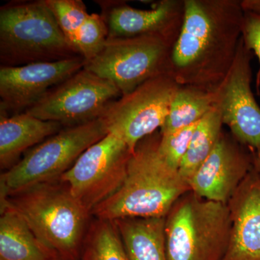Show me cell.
I'll return each mask as SVG.
<instances>
[{
	"label": "cell",
	"instance_id": "27",
	"mask_svg": "<svg viewBox=\"0 0 260 260\" xmlns=\"http://www.w3.org/2000/svg\"><path fill=\"white\" fill-rule=\"evenodd\" d=\"M250 150L253 170L260 177V147L257 148H249Z\"/></svg>",
	"mask_w": 260,
	"mask_h": 260
},
{
	"label": "cell",
	"instance_id": "26",
	"mask_svg": "<svg viewBox=\"0 0 260 260\" xmlns=\"http://www.w3.org/2000/svg\"><path fill=\"white\" fill-rule=\"evenodd\" d=\"M244 13L260 15V0H240Z\"/></svg>",
	"mask_w": 260,
	"mask_h": 260
},
{
	"label": "cell",
	"instance_id": "2",
	"mask_svg": "<svg viewBox=\"0 0 260 260\" xmlns=\"http://www.w3.org/2000/svg\"><path fill=\"white\" fill-rule=\"evenodd\" d=\"M160 138V132H155L138 143L120 187L95 207L92 215L110 221L166 218L177 200L191 191L179 170L169 166L159 153Z\"/></svg>",
	"mask_w": 260,
	"mask_h": 260
},
{
	"label": "cell",
	"instance_id": "9",
	"mask_svg": "<svg viewBox=\"0 0 260 260\" xmlns=\"http://www.w3.org/2000/svg\"><path fill=\"white\" fill-rule=\"evenodd\" d=\"M122 96L112 82L83 68L56 85L25 112L64 127L100 119L107 107Z\"/></svg>",
	"mask_w": 260,
	"mask_h": 260
},
{
	"label": "cell",
	"instance_id": "16",
	"mask_svg": "<svg viewBox=\"0 0 260 260\" xmlns=\"http://www.w3.org/2000/svg\"><path fill=\"white\" fill-rule=\"evenodd\" d=\"M64 126L55 121H43L28 113L8 116L0 114V166L9 169L21 154L59 133Z\"/></svg>",
	"mask_w": 260,
	"mask_h": 260
},
{
	"label": "cell",
	"instance_id": "8",
	"mask_svg": "<svg viewBox=\"0 0 260 260\" xmlns=\"http://www.w3.org/2000/svg\"><path fill=\"white\" fill-rule=\"evenodd\" d=\"M179 85L162 75L114 101L100 117L108 134L120 138L133 153L140 141L164 125Z\"/></svg>",
	"mask_w": 260,
	"mask_h": 260
},
{
	"label": "cell",
	"instance_id": "25",
	"mask_svg": "<svg viewBox=\"0 0 260 260\" xmlns=\"http://www.w3.org/2000/svg\"><path fill=\"white\" fill-rule=\"evenodd\" d=\"M242 39L246 47L258 58L260 64V15L244 13Z\"/></svg>",
	"mask_w": 260,
	"mask_h": 260
},
{
	"label": "cell",
	"instance_id": "17",
	"mask_svg": "<svg viewBox=\"0 0 260 260\" xmlns=\"http://www.w3.org/2000/svg\"><path fill=\"white\" fill-rule=\"evenodd\" d=\"M58 257L36 237L25 220L1 202L0 260H48Z\"/></svg>",
	"mask_w": 260,
	"mask_h": 260
},
{
	"label": "cell",
	"instance_id": "15",
	"mask_svg": "<svg viewBox=\"0 0 260 260\" xmlns=\"http://www.w3.org/2000/svg\"><path fill=\"white\" fill-rule=\"evenodd\" d=\"M227 205L232 225L223 260H260V177L253 169Z\"/></svg>",
	"mask_w": 260,
	"mask_h": 260
},
{
	"label": "cell",
	"instance_id": "14",
	"mask_svg": "<svg viewBox=\"0 0 260 260\" xmlns=\"http://www.w3.org/2000/svg\"><path fill=\"white\" fill-rule=\"evenodd\" d=\"M109 37H158L175 44L184 17V0H162L150 10L121 1H99Z\"/></svg>",
	"mask_w": 260,
	"mask_h": 260
},
{
	"label": "cell",
	"instance_id": "18",
	"mask_svg": "<svg viewBox=\"0 0 260 260\" xmlns=\"http://www.w3.org/2000/svg\"><path fill=\"white\" fill-rule=\"evenodd\" d=\"M129 260H168L165 218L114 220Z\"/></svg>",
	"mask_w": 260,
	"mask_h": 260
},
{
	"label": "cell",
	"instance_id": "3",
	"mask_svg": "<svg viewBox=\"0 0 260 260\" xmlns=\"http://www.w3.org/2000/svg\"><path fill=\"white\" fill-rule=\"evenodd\" d=\"M25 220L39 241L58 257L78 260L91 213L60 179L1 199Z\"/></svg>",
	"mask_w": 260,
	"mask_h": 260
},
{
	"label": "cell",
	"instance_id": "24",
	"mask_svg": "<svg viewBox=\"0 0 260 260\" xmlns=\"http://www.w3.org/2000/svg\"><path fill=\"white\" fill-rule=\"evenodd\" d=\"M197 124L169 134H160L158 143L159 153L166 162L174 169L179 170Z\"/></svg>",
	"mask_w": 260,
	"mask_h": 260
},
{
	"label": "cell",
	"instance_id": "11",
	"mask_svg": "<svg viewBox=\"0 0 260 260\" xmlns=\"http://www.w3.org/2000/svg\"><path fill=\"white\" fill-rule=\"evenodd\" d=\"M252 51L239 42L229 75L218 88V104L223 124L234 138L248 148L260 147V107L251 88Z\"/></svg>",
	"mask_w": 260,
	"mask_h": 260
},
{
	"label": "cell",
	"instance_id": "12",
	"mask_svg": "<svg viewBox=\"0 0 260 260\" xmlns=\"http://www.w3.org/2000/svg\"><path fill=\"white\" fill-rule=\"evenodd\" d=\"M80 56L47 62L0 68V112L26 111L53 88L83 69Z\"/></svg>",
	"mask_w": 260,
	"mask_h": 260
},
{
	"label": "cell",
	"instance_id": "7",
	"mask_svg": "<svg viewBox=\"0 0 260 260\" xmlns=\"http://www.w3.org/2000/svg\"><path fill=\"white\" fill-rule=\"evenodd\" d=\"M173 43L158 37L108 38L102 50L84 68L112 82L121 95L145 82L170 75Z\"/></svg>",
	"mask_w": 260,
	"mask_h": 260
},
{
	"label": "cell",
	"instance_id": "13",
	"mask_svg": "<svg viewBox=\"0 0 260 260\" xmlns=\"http://www.w3.org/2000/svg\"><path fill=\"white\" fill-rule=\"evenodd\" d=\"M252 169L250 150L223 130L213 150L188 183L198 196L228 204Z\"/></svg>",
	"mask_w": 260,
	"mask_h": 260
},
{
	"label": "cell",
	"instance_id": "23",
	"mask_svg": "<svg viewBox=\"0 0 260 260\" xmlns=\"http://www.w3.org/2000/svg\"><path fill=\"white\" fill-rule=\"evenodd\" d=\"M109 37L107 24L102 15L89 14L77 38V52L85 61L93 59L102 50Z\"/></svg>",
	"mask_w": 260,
	"mask_h": 260
},
{
	"label": "cell",
	"instance_id": "22",
	"mask_svg": "<svg viewBox=\"0 0 260 260\" xmlns=\"http://www.w3.org/2000/svg\"><path fill=\"white\" fill-rule=\"evenodd\" d=\"M46 2L55 15L67 41L78 54L76 49L78 34L89 15L85 5L82 0H46Z\"/></svg>",
	"mask_w": 260,
	"mask_h": 260
},
{
	"label": "cell",
	"instance_id": "20",
	"mask_svg": "<svg viewBox=\"0 0 260 260\" xmlns=\"http://www.w3.org/2000/svg\"><path fill=\"white\" fill-rule=\"evenodd\" d=\"M223 125L218 104L198 121L179 169L181 177L186 181H189L211 153L223 132Z\"/></svg>",
	"mask_w": 260,
	"mask_h": 260
},
{
	"label": "cell",
	"instance_id": "19",
	"mask_svg": "<svg viewBox=\"0 0 260 260\" xmlns=\"http://www.w3.org/2000/svg\"><path fill=\"white\" fill-rule=\"evenodd\" d=\"M218 104V90L211 91L192 85H179L165 123L160 128V134H169L197 124Z\"/></svg>",
	"mask_w": 260,
	"mask_h": 260
},
{
	"label": "cell",
	"instance_id": "5",
	"mask_svg": "<svg viewBox=\"0 0 260 260\" xmlns=\"http://www.w3.org/2000/svg\"><path fill=\"white\" fill-rule=\"evenodd\" d=\"M231 225L227 204L188 191L165 218L168 260H223Z\"/></svg>",
	"mask_w": 260,
	"mask_h": 260
},
{
	"label": "cell",
	"instance_id": "1",
	"mask_svg": "<svg viewBox=\"0 0 260 260\" xmlns=\"http://www.w3.org/2000/svg\"><path fill=\"white\" fill-rule=\"evenodd\" d=\"M244 18L240 0H184L171 76L180 85L217 91L235 61Z\"/></svg>",
	"mask_w": 260,
	"mask_h": 260
},
{
	"label": "cell",
	"instance_id": "28",
	"mask_svg": "<svg viewBox=\"0 0 260 260\" xmlns=\"http://www.w3.org/2000/svg\"><path fill=\"white\" fill-rule=\"evenodd\" d=\"M48 260H65V259H61V258H60V257H54V258H51V259H49Z\"/></svg>",
	"mask_w": 260,
	"mask_h": 260
},
{
	"label": "cell",
	"instance_id": "6",
	"mask_svg": "<svg viewBox=\"0 0 260 260\" xmlns=\"http://www.w3.org/2000/svg\"><path fill=\"white\" fill-rule=\"evenodd\" d=\"M107 135L101 119L63 128L1 174V199L60 179L83 152Z\"/></svg>",
	"mask_w": 260,
	"mask_h": 260
},
{
	"label": "cell",
	"instance_id": "10",
	"mask_svg": "<svg viewBox=\"0 0 260 260\" xmlns=\"http://www.w3.org/2000/svg\"><path fill=\"white\" fill-rule=\"evenodd\" d=\"M131 155L123 140L108 134L83 152L59 179L91 213L120 187Z\"/></svg>",
	"mask_w": 260,
	"mask_h": 260
},
{
	"label": "cell",
	"instance_id": "21",
	"mask_svg": "<svg viewBox=\"0 0 260 260\" xmlns=\"http://www.w3.org/2000/svg\"><path fill=\"white\" fill-rule=\"evenodd\" d=\"M82 260H129L114 221L96 219L89 226Z\"/></svg>",
	"mask_w": 260,
	"mask_h": 260
},
{
	"label": "cell",
	"instance_id": "4",
	"mask_svg": "<svg viewBox=\"0 0 260 260\" xmlns=\"http://www.w3.org/2000/svg\"><path fill=\"white\" fill-rule=\"evenodd\" d=\"M77 56L46 0L10 2L0 8L1 67Z\"/></svg>",
	"mask_w": 260,
	"mask_h": 260
}]
</instances>
